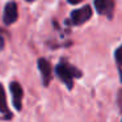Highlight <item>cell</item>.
<instances>
[{
    "mask_svg": "<svg viewBox=\"0 0 122 122\" xmlns=\"http://www.w3.org/2000/svg\"><path fill=\"white\" fill-rule=\"evenodd\" d=\"M11 92L12 96H13V105L17 110H21V106H22V96H24V91H22V87L19 84L17 81H12L11 85Z\"/></svg>",
    "mask_w": 122,
    "mask_h": 122,
    "instance_id": "5",
    "label": "cell"
},
{
    "mask_svg": "<svg viewBox=\"0 0 122 122\" xmlns=\"http://www.w3.org/2000/svg\"><path fill=\"white\" fill-rule=\"evenodd\" d=\"M96 11L101 16H106L108 19L113 17L114 12V0H95L93 1Z\"/></svg>",
    "mask_w": 122,
    "mask_h": 122,
    "instance_id": "3",
    "label": "cell"
},
{
    "mask_svg": "<svg viewBox=\"0 0 122 122\" xmlns=\"http://www.w3.org/2000/svg\"><path fill=\"white\" fill-rule=\"evenodd\" d=\"M19 17V11H17V4L15 1H8L4 8V15H3V21L5 25H12L16 22Z\"/></svg>",
    "mask_w": 122,
    "mask_h": 122,
    "instance_id": "4",
    "label": "cell"
},
{
    "mask_svg": "<svg viewBox=\"0 0 122 122\" xmlns=\"http://www.w3.org/2000/svg\"><path fill=\"white\" fill-rule=\"evenodd\" d=\"M91 17H92V8L89 5H84L81 8L75 9V11L71 12L70 21H71L72 25H81L85 21H88Z\"/></svg>",
    "mask_w": 122,
    "mask_h": 122,
    "instance_id": "2",
    "label": "cell"
},
{
    "mask_svg": "<svg viewBox=\"0 0 122 122\" xmlns=\"http://www.w3.org/2000/svg\"><path fill=\"white\" fill-rule=\"evenodd\" d=\"M114 58H116V62L118 63V66H122V45L116 50V53H114Z\"/></svg>",
    "mask_w": 122,
    "mask_h": 122,
    "instance_id": "8",
    "label": "cell"
},
{
    "mask_svg": "<svg viewBox=\"0 0 122 122\" xmlns=\"http://www.w3.org/2000/svg\"><path fill=\"white\" fill-rule=\"evenodd\" d=\"M38 70H40L41 75H42V81L43 85H49L51 80V66L45 58L38 59Z\"/></svg>",
    "mask_w": 122,
    "mask_h": 122,
    "instance_id": "6",
    "label": "cell"
},
{
    "mask_svg": "<svg viewBox=\"0 0 122 122\" xmlns=\"http://www.w3.org/2000/svg\"><path fill=\"white\" fill-rule=\"evenodd\" d=\"M26 1H29V3H33V1H34V0H26Z\"/></svg>",
    "mask_w": 122,
    "mask_h": 122,
    "instance_id": "12",
    "label": "cell"
},
{
    "mask_svg": "<svg viewBox=\"0 0 122 122\" xmlns=\"http://www.w3.org/2000/svg\"><path fill=\"white\" fill-rule=\"evenodd\" d=\"M0 113H3L4 116H5V119H11L12 118V113L8 109L5 91H4V88H3V84H0Z\"/></svg>",
    "mask_w": 122,
    "mask_h": 122,
    "instance_id": "7",
    "label": "cell"
},
{
    "mask_svg": "<svg viewBox=\"0 0 122 122\" xmlns=\"http://www.w3.org/2000/svg\"><path fill=\"white\" fill-rule=\"evenodd\" d=\"M55 72H56V75H58L59 79L67 85L68 89H71L72 85H74V79L81 77V71L77 70L76 67L66 63V62H61V63L56 66Z\"/></svg>",
    "mask_w": 122,
    "mask_h": 122,
    "instance_id": "1",
    "label": "cell"
},
{
    "mask_svg": "<svg viewBox=\"0 0 122 122\" xmlns=\"http://www.w3.org/2000/svg\"><path fill=\"white\" fill-rule=\"evenodd\" d=\"M118 104H119V108L122 110V89H119V92H118Z\"/></svg>",
    "mask_w": 122,
    "mask_h": 122,
    "instance_id": "9",
    "label": "cell"
},
{
    "mask_svg": "<svg viewBox=\"0 0 122 122\" xmlns=\"http://www.w3.org/2000/svg\"><path fill=\"white\" fill-rule=\"evenodd\" d=\"M4 49V40H3V37L0 36V51Z\"/></svg>",
    "mask_w": 122,
    "mask_h": 122,
    "instance_id": "10",
    "label": "cell"
},
{
    "mask_svg": "<svg viewBox=\"0 0 122 122\" xmlns=\"http://www.w3.org/2000/svg\"><path fill=\"white\" fill-rule=\"evenodd\" d=\"M67 1H68L70 4H74V5H75V4H79L81 0H67Z\"/></svg>",
    "mask_w": 122,
    "mask_h": 122,
    "instance_id": "11",
    "label": "cell"
}]
</instances>
